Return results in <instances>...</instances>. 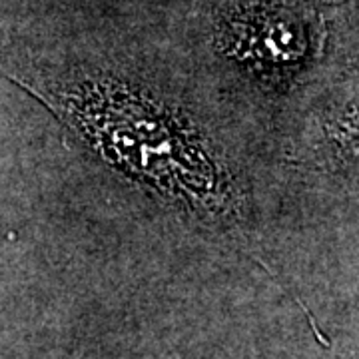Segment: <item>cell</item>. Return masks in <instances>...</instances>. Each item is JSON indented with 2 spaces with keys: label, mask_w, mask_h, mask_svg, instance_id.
Instances as JSON below:
<instances>
[{
  "label": "cell",
  "mask_w": 359,
  "mask_h": 359,
  "mask_svg": "<svg viewBox=\"0 0 359 359\" xmlns=\"http://www.w3.org/2000/svg\"><path fill=\"white\" fill-rule=\"evenodd\" d=\"M66 124L110 166L200 216L226 218L238 192L228 164L192 120L140 82L80 68L44 86Z\"/></svg>",
  "instance_id": "cell-1"
},
{
  "label": "cell",
  "mask_w": 359,
  "mask_h": 359,
  "mask_svg": "<svg viewBox=\"0 0 359 359\" xmlns=\"http://www.w3.org/2000/svg\"><path fill=\"white\" fill-rule=\"evenodd\" d=\"M318 16L302 0H228L214 16L222 58L262 74H287L318 52Z\"/></svg>",
  "instance_id": "cell-2"
}]
</instances>
